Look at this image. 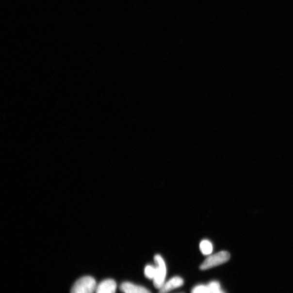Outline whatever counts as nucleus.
<instances>
[{
	"instance_id": "nucleus-7",
	"label": "nucleus",
	"mask_w": 293,
	"mask_h": 293,
	"mask_svg": "<svg viewBox=\"0 0 293 293\" xmlns=\"http://www.w3.org/2000/svg\"><path fill=\"white\" fill-rule=\"evenodd\" d=\"M200 250L204 255L208 256L212 253L213 245L212 243L209 240H205L200 242Z\"/></svg>"
},
{
	"instance_id": "nucleus-2",
	"label": "nucleus",
	"mask_w": 293,
	"mask_h": 293,
	"mask_svg": "<svg viewBox=\"0 0 293 293\" xmlns=\"http://www.w3.org/2000/svg\"><path fill=\"white\" fill-rule=\"evenodd\" d=\"M230 255L226 251H220L217 254L209 256L200 265V269L202 271L218 266L225 263L230 259Z\"/></svg>"
},
{
	"instance_id": "nucleus-3",
	"label": "nucleus",
	"mask_w": 293,
	"mask_h": 293,
	"mask_svg": "<svg viewBox=\"0 0 293 293\" xmlns=\"http://www.w3.org/2000/svg\"><path fill=\"white\" fill-rule=\"evenodd\" d=\"M154 261L156 264V275L154 278L153 283L154 287L159 290L165 282L166 265L162 256L159 255L154 256Z\"/></svg>"
},
{
	"instance_id": "nucleus-10",
	"label": "nucleus",
	"mask_w": 293,
	"mask_h": 293,
	"mask_svg": "<svg viewBox=\"0 0 293 293\" xmlns=\"http://www.w3.org/2000/svg\"><path fill=\"white\" fill-rule=\"evenodd\" d=\"M212 293H226L223 292L222 290V288H219V289H218V290L213 291Z\"/></svg>"
},
{
	"instance_id": "nucleus-6",
	"label": "nucleus",
	"mask_w": 293,
	"mask_h": 293,
	"mask_svg": "<svg viewBox=\"0 0 293 293\" xmlns=\"http://www.w3.org/2000/svg\"><path fill=\"white\" fill-rule=\"evenodd\" d=\"M120 289L123 293H151L146 288L130 282L122 283Z\"/></svg>"
},
{
	"instance_id": "nucleus-5",
	"label": "nucleus",
	"mask_w": 293,
	"mask_h": 293,
	"mask_svg": "<svg viewBox=\"0 0 293 293\" xmlns=\"http://www.w3.org/2000/svg\"><path fill=\"white\" fill-rule=\"evenodd\" d=\"M117 288L116 283L112 279L105 280L97 286L96 293H115Z\"/></svg>"
},
{
	"instance_id": "nucleus-9",
	"label": "nucleus",
	"mask_w": 293,
	"mask_h": 293,
	"mask_svg": "<svg viewBox=\"0 0 293 293\" xmlns=\"http://www.w3.org/2000/svg\"><path fill=\"white\" fill-rule=\"evenodd\" d=\"M191 293H211L208 285H199L195 286Z\"/></svg>"
},
{
	"instance_id": "nucleus-4",
	"label": "nucleus",
	"mask_w": 293,
	"mask_h": 293,
	"mask_svg": "<svg viewBox=\"0 0 293 293\" xmlns=\"http://www.w3.org/2000/svg\"><path fill=\"white\" fill-rule=\"evenodd\" d=\"M184 285V280L179 277H173L168 281L164 282L160 288L159 293H167Z\"/></svg>"
},
{
	"instance_id": "nucleus-8",
	"label": "nucleus",
	"mask_w": 293,
	"mask_h": 293,
	"mask_svg": "<svg viewBox=\"0 0 293 293\" xmlns=\"http://www.w3.org/2000/svg\"><path fill=\"white\" fill-rule=\"evenodd\" d=\"M155 275H156V267L152 265H147L145 268V276L149 279V280H154Z\"/></svg>"
},
{
	"instance_id": "nucleus-1",
	"label": "nucleus",
	"mask_w": 293,
	"mask_h": 293,
	"mask_svg": "<svg viewBox=\"0 0 293 293\" xmlns=\"http://www.w3.org/2000/svg\"><path fill=\"white\" fill-rule=\"evenodd\" d=\"M97 283L94 278L84 277L78 280L72 286L70 293H94Z\"/></svg>"
}]
</instances>
